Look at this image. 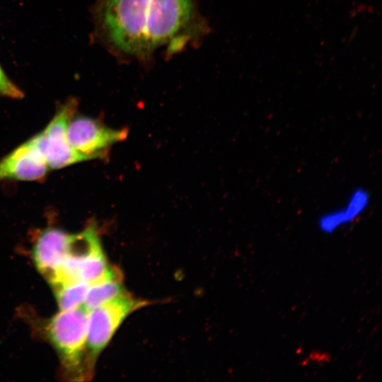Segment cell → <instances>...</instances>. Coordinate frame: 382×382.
I'll return each mask as SVG.
<instances>
[{
	"label": "cell",
	"mask_w": 382,
	"mask_h": 382,
	"mask_svg": "<svg viewBox=\"0 0 382 382\" xmlns=\"http://www.w3.org/2000/svg\"><path fill=\"white\" fill-rule=\"evenodd\" d=\"M207 31L194 0H148L146 40L150 54L160 47L174 54Z\"/></svg>",
	"instance_id": "1"
},
{
	"label": "cell",
	"mask_w": 382,
	"mask_h": 382,
	"mask_svg": "<svg viewBox=\"0 0 382 382\" xmlns=\"http://www.w3.org/2000/svg\"><path fill=\"white\" fill-rule=\"evenodd\" d=\"M148 0H100L94 19L100 38L110 48L139 59L150 57L146 40Z\"/></svg>",
	"instance_id": "2"
},
{
	"label": "cell",
	"mask_w": 382,
	"mask_h": 382,
	"mask_svg": "<svg viewBox=\"0 0 382 382\" xmlns=\"http://www.w3.org/2000/svg\"><path fill=\"white\" fill-rule=\"evenodd\" d=\"M88 311L85 307L61 310L45 326L48 341L59 354L65 372L85 376L83 362L86 352Z\"/></svg>",
	"instance_id": "3"
},
{
	"label": "cell",
	"mask_w": 382,
	"mask_h": 382,
	"mask_svg": "<svg viewBox=\"0 0 382 382\" xmlns=\"http://www.w3.org/2000/svg\"><path fill=\"white\" fill-rule=\"evenodd\" d=\"M78 101L71 97L60 104L47 126L37 134L40 149L50 170L59 169L80 162L91 161L71 146L67 129L77 112Z\"/></svg>",
	"instance_id": "4"
},
{
	"label": "cell",
	"mask_w": 382,
	"mask_h": 382,
	"mask_svg": "<svg viewBox=\"0 0 382 382\" xmlns=\"http://www.w3.org/2000/svg\"><path fill=\"white\" fill-rule=\"evenodd\" d=\"M145 303L127 293L120 296L88 313L86 350L91 369L94 361L106 347L125 318Z\"/></svg>",
	"instance_id": "5"
},
{
	"label": "cell",
	"mask_w": 382,
	"mask_h": 382,
	"mask_svg": "<svg viewBox=\"0 0 382 382\" xmlns=\"http://www.w3.org/2000/svg\"><path fill=\"white\" fill-rule=\"evenodd\" d=\"M127 129H112L98 120L77 115L71 119L67 129V137L74 150L90 160L100 158L113 144L125 139Z\"/></svg>",
	"instance_id": "6"
},
{
	"label": "cell",
	"mask_w": 382,
	"mask_h": 382,
	"mask_svg": "<svg viewBox=\"0 0 382 382\" xmlns=\"http://www.w3.org/2000/svg\"><path fill=\"white\" fill-rule=\"evenodd\" d=\"M49 168L40 149L37 134L0 158V181H39Z\"/></svg>",
	"instance_id": "7"
},
{
	"label": "cell",
	"mask_w": 382,
	"mask_h": 382,
	"mask_svg": "<svg viewBox=\"0 0 382 382\" xmlns=\"http://www.w3.org/2000/svg\"><path fill=\"white\" fill-rule=\"evenodd\" d=\"M70 233L49 227L37 236L32 249V257L37 270L49 281L65 258Z\"/></svg>",
	"instance_id": "8"
},
{
	"label": "cell",
	"mask_w": 382,
	"mask_h": 382,
	"mask_svg": "<svg viewBox=\"0 0 382 382\" xmlns=\"http://www.w3.org/2000/svg\"><path fill=\"white\" fill-rule=\"evenodd\" d=\"M370 201V192L366 187L359 186L354 188L342 205L319 216L317 219L318 228L325 234H332L351 224L367 210Z\"/></svg>",
	"instance_id": "9"
},
{
	"label": "cell",
	"mask_w": 382,
	"mask_h": 382,
	"mask_svg": "<svg viewBox=\"0 0 382 382\" xmlns=\"http://www.w3.org/2000/svg\"><path fill=\"white\" fill-rule=\"evenodd\" d=\"M126 293L122 283L121 274L114 269L110 274L88 286L83 302L84 307L90 311Z\"/></svg>",
	"instance_id": "10"
},
{
	"label": "cell",
	"mask_w": 382,
	"mask_h": 382,
	"mask_svg": "<svg viewBox=\"0 0 382 382\" xmlns=\"http://www.w3.org/2000/svg\"><path fill=\"white\" fill-rule=\"evenodd\" d=\"M89 284L84 282H72L53 287L60 310H70L81 306L84 302Z\"/></svg>",
	"instance_id": "11"
},
{
	"label": "cell",
	"mask_w": 382,
	"mask_h": 382,
	"mask_svg": "<svg viewBox=\"0 0 382 382\" xmlns=\"http://www.w3.org/2000/svg\"><path fill=\"white\" fill-rule=\"evenodd\" d=\"M0 97L21 99L23 91L6 75L0 65Z\"/></svg>",
	"instance_id": "12"
}]
</instances>
